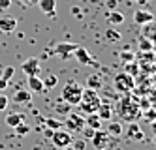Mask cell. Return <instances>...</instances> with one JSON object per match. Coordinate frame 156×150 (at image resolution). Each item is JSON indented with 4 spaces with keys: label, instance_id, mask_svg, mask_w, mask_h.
Here are the masks:
<instances>
[{
    "label": "cell",
    "instance_id": "cell-1",
    "mask_svg": "<svg viewBox=\"0 0 156 150\" xmlns=\"http://www.w3.org/2000/svg\"><path fill=\"white\" fill-rule=\"evenodd\" d=\"M117 113L122 120H128V122H136L139 117H141V109H139V103H137V98L132 96V92L124 94L119 103H117Z\"/></svg>",
    "mask_w": 156,
    "mask_h": 150
},
{
    "label": "cell",
    "instance_id": "cell-2",
    "mask_svg": "<svg viewBox=\"0 0 156 150\" xmlns=\"http://www.w3.org/2000/svg\"><path fill=\"white\" fill-rule=\"evenodd\" d=\"M102 103V99H100L98 96V90H92V88H83V94H81V99H79V109L85 113V114H90V113H96L98 105Z\"/></svg>",
    "mask_w": 156,
    "mask_h": 150
},
{
    "label": "cell",
    "instance_id": "cell-3",
    "mask_svg": "<svg viewBox=\"0 0 156 150\" xmlns=\"http://www.w3.org/2000/svg\"><path fill=\"white\" fill-rule=\"evenodd\" d=\"M83 94V86L77 83V81H68L62 88V99L70 105H77Z\"/></svg>",
    "mask_w": 156,
    "mask_h": 150
},
{
    "label": "cell",
    "instance_id": "cell-4",
    "mask_svg": "<svg viewBox=\"0 0 156 150\" xmlns=\"http://www.w3.org/2000/svg\"><path fill=\"white\" fill-rule=\"evenodd\" d=\"M113 83H115V88L122 92V94H128V92L136 90V77H132L126 72H119L113 79Z\"/></svg>",
    "mask_w": 156,
    "mask_h": 150
},
{
    "label": "cell",
    "instance_id": "cell-5",
    "mask_svg": "<svg viewBox=\"0 0 156 150\" xmlns=\"http://www.w3.org/2000/svg\"><path fill=\"white\" fill-rule=\"evenodd\" d=\"M51 141L55 145V148H64V146H70L73 143V135L68 130H55L51 135Z\"/></svg>",
    "mask_w": 156,
    "mask_h": 150
},
{
    "label": "cell",
    "instance_id": "cell-6",
    "mask_svg": "<svg viewBox=\"0 0 156 150\" xmlns=\"http://www.w3.org/2000/svg\"><path fill=\"white\" fill-rule=\"evenodd\" d=\"M79 47V45L77 43H72V41H62V43H57L55 45V49L53 51H47L49 54H58L60 58H70V56L73 54V51Z\"/></svg>",
    "mask_w": 156,
    "mask_h": 150
},
{
    "label": "cell",
    "instance_id": "cell-7",
    "mask_svg": "<svg viewBox=\"0 0 156 150\" xmlns=\"http://www.w3.org/2000/svg\"><path fill=\"white\" fill-rule=\"evenodd\" d=\"M85 128V118L77 113H68L66 114V130L70 133H75V131H81Z\"/></svg>",
    "mask_w": 156,
    "mask_h": 150
},
{
    "label": "cell",
    "instance_id": "cell-8",
    "mask_svg": "<svg viewBox=\"0 0 156 150\" xmlns=\"http://www.w3.org/2000/svg\"><path fill=\"white\" fill-rule=\"evenodd\" d=\"M21 70L25 72V75H38L40 73V58H36V56H30V58H27L23 62V66H21Z\"/></svg>",
    "mask_w": 156,
    "mask_h": 150
},
{
    "label": "cell",
    "instance_id": "cell-9",
    "mask_svg": "<svg viewBox=\"0 0 156 150\" xmlns=\"http://www.w3.org/2000/svg\"><path fill=\"white\" fill-rule=\"evenodd\" d=\"M109 139H111V135H109L107 131H104V130H96L90 141H92L94 148H105V146L109 145Z\"/></svg>",
    "mask_w": 156,
    "mask_h": 150
},
{
    "label": "cell",
    "instance_id": "cell-10",
    "mask_svg": "<svg viewBox=\"0 0 156 150\" xmlns=\"http://www.w3.org/2000/svg\"><path fill=\"white\" fill-rule=\"evenodd\" d=\"M17 28V19L12 15H2L0 17V32L4 34H12Z\"/></svg>",
    "mask_w": 156,
    "mask_h": 150
},
{
    "label": "cell",
    "instance_id": "cell-11",
    "mask_svg": "<svg viewBox=\"0 0 156 150\" xmlns=\"http://www.w3.org/2000/svg\"><path fill=\"white\" fill-rule=\"evenodd\" d=\"M73 56H75V60L81 62V64H87V66H94V64H96V60L92 58L90 54H88V51H87L85 47H81V45L73 51Z\"/></svg>",
    "mask_w": 156,
    "mask_h": 150
},
{
    "label": "cell",
    "instance_id": "cell-12",
    "mask_svg": "<svg viewBox=\"0 0 156 150\" xmlns=\"http://www.w3.org/2000/svg\"><path fill=\"white\" fill-rule=\"evenodd\" d=\"M133 21L143 26V25H147V23H154V15L149 9H137L136 13H133Z\"/></svg>",
    "mask_w": 156,
    "mask_h": 150
},
{
    "label": "cell",
    "instance_id": "cell-13",
    "mask_svg": "<svg viewBox=\"0 0 156 150\" xmlns=\"http://www.w3.org/2000/svg\"><path fill=\"white\" fill-rule=\"evenodd\" d=\"M96 114L100 120H111V117H113V107H111V103L107 101H102L96 109Z\"/></svg>",
    "mask_w": 156,
    "mask_h": 150
},
{
    "label": "cell",
    "instance_id": "cell-14",
    "mask_svg": "<svg viewBox=\"0 0 156 150\" xmlns=\"http://www.w3.org/2000/svg\"><path fill=\"white\" fill-rule=\"evenodd\" d=\"M27 85H28V90L30 92H36V94H40V92H43L45 88H43V83H41V79L38 75H28L27 79Z\"/></svg>",
    "mask_w": 156,
    "mask_h": 150
},
{
    "label": "cell",
    "instance_id": "cell-15",
    "mask_svg": "<svg viewBox=\"0 0 156 150\" xmlns=\"http://www.w3.org/2000/svg\"><path fill=\"white\" fill-rule=\"evenodd\" d=\"M104 86V79L102 75H98V73H90L87 77V88H92V90H102Z\"/></svg>",
    "mask_w": 156,
    "mask_h": 150
},
{
    "label": "cell",
    "instance_id": "cell-16",
    "mask_svg": "<svg viewBox=\"0 0 156 150\" xmlns=\"http://www.w3.org/2000/svg\"><path fill=\"white\" fill-rule=\"evenodd\" d=\"M38 6L43 13L49 17H55V8H57V0H38Z\"/></svg>",
    "mask_w": 156,
    "mask_h": 150
},
{
    "label": "cell",
    "instance_id": "cell-17",
    "mask_svg": "<svg viewBox=\"0 0 156 150\" xmlns=\"http://www.w3.org/2000/svg\"><path fill=\"white\" fill-rule=\"evenodd\" d=\"M30 99H32L30 90H23V88L15 90V94H13V101L15 103H30Z\"/></svg>",
    "mask_w": 156,
    "mask_h": 150
},
{
    "label": "cell",
    "instance_id": "cell-18",
    "mask_svg": "<svg viewBox=\"0 0 156 150\" xmlns=\"http://www.w3.org/2000/svg\"><path fill=\"white\" fill-rule=\"evenodd\" d=\"M128 135H130V139H133V141H143V137H145L143 130H139V126H137L136 122H130Z\"/></svg>",
    "mask_w": 156,
    "mask_h": 150
},
{
    "label": "cell",
    "instance_id": "cell-19",
    "mask_svg": "<svg viewBox=\"0 0 156 150\" xmlns=\"http://www.w3.org/2000/svg\"><path fill=\"white\" fill-rule=\"evenodd\" d=\"M85 126H88V128H92V130H100L102 128V120L98 118L96 113H90V114H87V118H85Z\"/></svg>",
    "mask_w": 156,
    "mask_h": 150
},
{
    "label": "cell",
    "instance_id": "cell-20",
    "mask_svg": "<svg viewBox=\"0 0 156 150\" xmlns=\"http://www.w3.org/2000/svg\"><path fill=\"white\" fill-rule=\"evenodd\" d=\"M21 122H25V114H21V113H12V114L6 117V124L9 128H15V126L21 124Z\"/></svg>",
    "mask_w": 156,
    "mask_h": 150
},
{
    "label": "cell",
    "instance_id": "cell-21",
    "mask_svg": "<svg viewBox=\"0 0 156 150\" xmlns=\"http://www.w3.org/2000/svg\"><path fill=\"white\" fill-rule=\"evenodd\" d=\"M107 21L111 23V25H122V23H124V15H122L120 11H117V9H109Z\"/></svg>",
    "mask_w": 156,
    "mask_h": 150
},
{
    "label": "cell",
    "instance_id": "cell-22",
    "mask_svg": "<svg viewBox=\"0 0 156 150\" xmlns=\"http://www.w3.org/2000/svg\"><path fill=\"white\" fill-rule=\"evenodd\" d=\"M105 131H107L111 137H119V135H122V124L117 122V120H113V122L109 120V126H107Z\"/></svg>",
    "mask_w": 156,
    "mask_h": 150
},
{
    "label": "cell",
    "instance_id": "cell-23",
    "mask_svg": "<svg viewBox=\"0 0 156 150\" xmlns=\"http://www.w3.org/2000/svg\"><path fill=\"white\" fill-rule=\"evenodd\" d=\"M137 43H139V51H154V41L145 36H141Z\"/></svg>",
    "mask_w": 156,
    "mask_h": 150
},
{
    "label": "cell",
    "instance_id": "cell-24",
    "mask_svg": "<svg viewBox=\"0 0 156 150\" xmlns=\"http://www.w3.org/2000/svg\"><path fill=\"white\" fill-rule=\"evenodd\" d=\"M41 83H43V88H55L58 85V77L55 73H49L45 79H41Z\"/></svg>",
    "mask_w": 156,
    "mask_h": 150
},
{
    "label": "cell",
    "instance_id": "cell-25",
    "mask_svg": "<svg viewBox=\"0 0 156 150\" xmlns=\"http://www.w3.org/2000/svg\"><path fill=\"white\" fill-rule=\"evenodd\" d=\"M105 40H109V41H120L122 40V34L119 32V30H115V28H107L105 30Z\"/></svg>",
    "mask_w": 156,
    "mask_h": 150
},
{
    "label": "cell",
    "instance_id": "cell-26",
    "mask_svg": "<svg viewBox=\"0 0 156 150\" xmlns=\"http://www.w3.org/2000/svg\"><path fill=\"white\" fill-rule=\"evenodd\" d=\"M124 68H126L124 72H126V73H130L132 77H136V75H139V73H141V72H139V66H137V62H136V60L126 62V64H124Z\"/></svg>",
    "mask_w": 156,
    "mask_h": 150
},
{
    "label": "cell",
    "instance_id": "cell-27",
    "mask_svg": "<svg viewBox=\"0 0 156 150\" xmlns=\"http://www.w3.org/2000/svg\"><path fill=\"white\" fill-rule=\"evenodd\" d=\"M43 122H45V126H47L49 130H53V131H55V130H58L60 126H62V122H60V120H57V118H53V117H51V118H45V120H43Z\"/></svg>",
    "mask_w": 156,
    "mask_h": 150
},
{
    "label": "cell",
    "instance_id": "cell-28",
    "mask_svg": "<svg viewBox=\"0 0 156 150\" xmlns=\"http://www.w3.org/2000/svg\"><path fill=\"white\" fill-rule=\"evenodd\" d=\"M141 114L145 117V122H149V124H152V122H154V117H156V113H154V109H152V107H149V109L141 111Z\"/></svg>",
    "mask_w": 156,
    "mask_h": 150
},
{
    "label": "cell",
    "instance_id": "cell-29",
    "mask_svg": "<svg viewBox=\"0 0 156 150\" xmlns=\"http://www.w3.org/2000/svg\"><path fill=\"white\" fill-rule=\"evenodd\" d=\"M70 107H72L70 103L64 101V103H57V105H55V111H57L58 114H68L70 113Z\"/></svg>",
    "mask_w": 156,
    "mask_h": 150
},
{
    "label": "cell",
    "instance_id": "cell-30",
    "mask_svg": "<svg viewBox=\"0 0 156 150\" xmlns=\"http://www.w3.org/2000/svg\"><path fill=\"white\" fill-rule=\"evenodd\" d=\"M15 131H17V135H28L30 133V126L25 124V122H21V124L15 126Z\"/></svg>",
    "mask_w": 156,
    "mask_h": 150
},
{
    "label": "cell",
    "instance_id": "cell-31",
    "mask_svg": "<svg viewBox=\"0 0 156 150\" xmlns=\"http://www.w3.org/2000/svg\"><path fill=\"white\" fill-rule=\"evenodd\" d=\"M143 26H145V38L154 41V25L152 23H147V25H143Z\"/></svg>",
    "mask_w": 156,
    "mask_h": 150
},
{
    "label": "cell",
    "instance_id": "cell-32",
    "mask_svg": "<svg viewBox=\"0 0 156 150\" xmlns=\"http://www.w3.org/2000/svg\"><path fill=\"white\" fill-rule=\"evenodd\" d=\"M120 60H122V64H126V62H132L133 58H136V54H133V53H130V51H122L120 54Z\"/></svg>",
    "mask_w": 156,
    "mask_h": 150
},
{
    "label": "cell",
    "instance_id": "cell-33",
    "mask_svg": "<svg viewBox=\"0 0 156 150\" xmlns=\"http://www.w3.org/2000/svg\"><path fill=\"white\" fill-rule=\"evenodd\" d=\"M13 73H15V68L13 66H8V68H4V72H2V75H0V77L6 79V81H9V79L13 77Z\"/></svg>",
    "mask_w": 156,
    "mask_h": 150
},
{
    "label": "cell",
    "instance_id": "cell-34",
    "mask_svg": "<svg viewBox=\"0 0 156 150\" xmlns=\"http://www.w3.org/2000/svg\"><path fill=\"white\" fill-rule=\"evenodd\" d=\"M8 107H9V98L0 92V111H6Z\"/></svg>",
    "mask_w": 156,
    "mask_h": 150
},
{
    "label": "cell",
    "instance_id": "cell-35",
    "mask_svg": "<svg viewBox=\"0 0 156 150\" xmlns=\"http://www.w3.org/2000/svg\"><path fill=\"white\" fill-rule=\"evenodd\" d=\"M81 131H83V137H85V139H88V141H90V139H92V135H94V131H96V130H92V128H88V126H85V128H83Z\"/></svg>",
    "mask_w": 156,
    "mask_h": 150
},
{
    "label": "cell",
    "instance_id": "cell-36",
    "mask_svg": "<svg viewBox=\"0 0 156 150\" xmlns=\"http://www.w3.org/2000/svg\"><path fill=\"white\" fill-rule=\"evenodd\" d=\"M72 146H73L75 150H85V146H87V141H75Z\"/></svg>",
    "mask_w": 156,
    "mask_h": 150
},
{
    "label": "cell",
    "instance_id": "cell-37",
    "mask_svg": "<svg viewBox=\"0 0 156 150\" xmlns=\"http://www.w3.org/2000/svg\"><path fill=\"white\" fill-rule=\"evenodd\" d=\"M12 6V0H0V9H8Z\"/></svg>",
    "mask_w": 156,
    "mask_h": 150
},
{
    "label": "cell",
    "instance_id": "cell-38",
    "mask_svg": "<svg viewBox=\"0 0 156 150\" xmlns=\"http://www.w3.org/2000/svg\"><path fill=\"white\" fill-rule=\"evenodd\" d=\"M117 6H119V0H107V8L109 9H117Z\"/></svg>",
    "mask_w": 156,
    "mask_h": 150
},
{
    "label": "cell",
    "instance_id": "cell-39",
    "mask_svg": "<svg viewBox=\"0 0 156 150\" xmlns=\"http://www.w3.org/2000/svg\"><path fill=\"white\" fill-rule=\"evenodd\" d=\"M6 88H8V81L0 77V92H2V90H6Z\"/></svg>",
    "mask_w": 156,
    "mask_h": 150
},
{
    "label": "cell",
    "instance_id": "cell-40",
    "mask_svg": "<svg viewBox=\"0 0 156 150\" xmlns=\"http://www.w3.org/2000/svg\"><path fill=\"white\" fill-rule=\"evenodd\" d=\"M21 2H23L25 6H36V4H38V0H21Z\"/></svg>",
    "mask_w": 156,
    "mask_h": 150
},
{
    "label": "cell",
    "instance_id": "cell-41",
    "mask_svg": "<svg viewBox=\"0 0 156 150\" xmlns=\"http://www.w3.org/2000/svg\"><path fill=\"white\" fill-rule=\"evenodd\" d=\"M72 13H73L75 17H81V15H79V13H81V9L77 8V6H73V8H72Z\"/></svg>",
    "mask_w": 156,
    "mask_h": 150
},
{
    "label": "cell",
    "instance_id": "cell-42",
    "mask_svg": "<svg viewBox=\"0 0 156 150\" xmlns=\"http://www.w3.org/2000/svg\"><path fill=\"white\" fill-rule=\"evenodd\" d=\"M43 135H45V137H49V139H51V135H53V130H49V128H47L45 131H43Z\"/></svg>",
    "mask_w": 156,
    "mask_h": 150
},
{
    "label": "cell",
    "instance_id": "cell-43",
    "mask_svg": "<svg viewBox=\"0 0 156 150\" xmlns=\"http://www.w3.org/2000/svg\"><path fill=\"white\" fill-rule=\"evenodd\" d=\"M57 150H75V148H73V146L70 145V146H64V148H57Z\"/></svg>",
    "mask_w": 156,
    "mask_h": 150
},
{
    "label": "cell",
    "instance_id": "cell-44",
    "mask_svg": "<svg viewBox=\"0 0 156 150\" xmlns=\"http://www.w3.org/2000/svg\"><path fill=\"white\" fill-rule=\"evenodd\" d=\"M94 150H105V148H94Z\"/></svg>",
    "mask_w": 156,
    "mask_h": 150
}]
</instances>
